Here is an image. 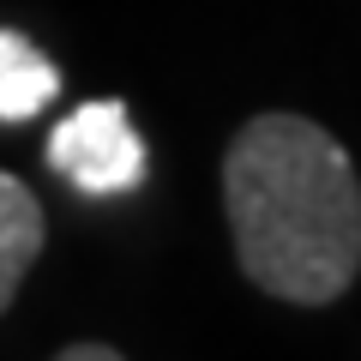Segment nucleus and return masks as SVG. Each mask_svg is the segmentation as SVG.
<instances>
[{"label":"nucleus","instance_id":"2","mask_svg":"<svg viewBox=\"0 0 361 361\" xmlns=\"http://www.w3.org/2000/svg\"><path fill=\"white\" fill-rule=\"evenodd\" d=\"M49 169L61 180H73L78 193L109 199V193H133L145 180V139L133 133L127 103L103 97L85 103L49 133Z\"/></svg>","mask_w":361,"mask_h":361},{"label":"nucleus","instance_id":"5","mask_svg":"<svg viewBox=\"0 0 361 361\" xmlns=\"http://www.w3.org/2000/svg\"><path fill=\"white\" fill-rule=\"evenodd\" d=\"M121 349H109V343H66L61 349V361H115Z\"/></svg>","mask_w":361,"mask_h":361},{"label":"nucleus","instance_id":"1","mask_svg":"<svg viewBox=\"0 0 361 361\" xmlns=\"http://www.w3.org/2000/svg\"><path fill=\"white\" fill-rule=\"evenodd\" d=\"M223 217L253 289L331 307L361 271V175L307 115H253L223 151Z\"/></svg>","mask_w":361,"mask_h":361},{"label":"nucleus","instance_id":"3","mask_svg":"<svg viewBox=\"0 0 361 361\" xmlns=\"http://www.w3.org/2000/svg\"><path fill=\"white\" fill-rule=\"evenodd\" d=\"M42 229H49V223H42L37 193H30L18 175H6V169H0V313L13 307L18 283H25V271L37 265Z\"/></svg>","mask_w":361,"mask_h":361},{"label":"nucleus","instance_id":"4","mask_svg":"<svg viewBox=\"0 0 361 361\" xmlns=\"http://www.w3.org/2000/svg\"><path fill=\"white\" fill-rule=\"evenodd\" d=\"M61 73L54 61L18 30H0V121H30L54 103Z\"/></svg>","mask_w":361,"mask_h":361}]
</instances>
